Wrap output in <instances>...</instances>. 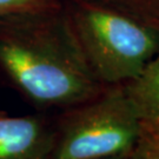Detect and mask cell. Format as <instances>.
I'll return each instance as SVG.
<instances>
[{
    "instance_id": "obj_4",
    "label": "cell",
    "mask_w": 159,
    "mask_h": 159,
    "mask_svg": "<svg viewBox=\"0 0 159 159\" xmlns=\"http://www.w3.org/2000/svg\"><path fill=\"white\" fill-rule=\"evenodd\" d=\"M54 126L40 116L0 114V159H52Z\"/></svg>"
},
{
    "instance_id": "obj_6",
    "label": "cell",
    "mask_w": 159,
    "mask_h": 159,
    "mask_svg": "<svg viewBox=\"0 0 159 159\" xmlns=\"http://www.w3.org/2000/svg\"><path fill=\"white\" fill-rule=\"evenodd\" d=\"M127 159H159V126L142 121L139 137Z\"/></svg>"
},
{
    "instance_id": "obj_1",
    "label": "cell",
    "mask_w": 159,
    "mask_h": 159,
    "mask_svg": "<svg viewBox=\"0 0 159 159\" xmlns=\"http://www.w3.org/2000/svg\"><path fill=\"white\" fill-rule=\"evenodd\" d=\"M58 11L0 18V71L35 106L65 110L106 86L86 61L70 19Z\"/></svg>"
},
{
    "instance_id": "obj_7",
    "label": "cell",
    "mask_w": 159,
    "mask_h": 159,
    "mask_svg": "<svg viewBox=\"0 0 159 159\" xmlns=\"http://www.w3.org/2000/svg\"><path fill=\"white\" fill-rule=\"evenodd\" d=\"M56 10H59L56 0H0V18Z\"/></svg>"
},
{
    "instance_id": "obj_8",
    "label": "cell",
    "mask_w": 159,
    "mask_h": 159,
    "mask_svg": "<svg viewBox=\"0 0 159 159\" xmlns=\"http://www.w3.org/2000/svg\"><path fill=\"white\" fill-rule=\"evenodd\" d=\"M110 159H127V158H110Z\"/></svg>"
},
{
    "instance_id": "obj_3",
    "label": "cell",
    "mask_w": 159,
    "mask_h": 159,
    "mask_svg": "<svg viewBox=\"0 0 159 159\" xmlns=\"http://www.w3.org/2000/svg\"><path fill=\"white\" fill-rule=\"evenodd\" d=\"M70 21L86 61L105 86L134 79L159 53V31L112 10L84 4Z\"/></svg>"
},
{
    "instance_id": "obj_2",
    "label": "cell",
    "mask_w": 159,
    "mask_h": 159,
    "mask_svg": "<svg viewBox=\"0 0 159 159\" xmlns=\"http://www.w3.org/2000/svg\"><path fill=\"white\" fill-rule=\"evenodd\" d=\"M53 126L52 159H110L129 157L142 121L123 85H111L90 100L65 108Z\"/></svg>"
},
{
    "instance_id": "obj_5",
    "label": "cell",
    "mask_w": 159,
    "mask_h": 159,
    "mask_svg": "<svg viewBox=\"0 0 159 159\" xmlns=\"http://www.w3.org/2000/svg\"><path fill=\"white\" fill-rule=\"evenodd\" d=\"M123 87L140 121L159 126V53Z\"/></svg>"
}]
</instances>
